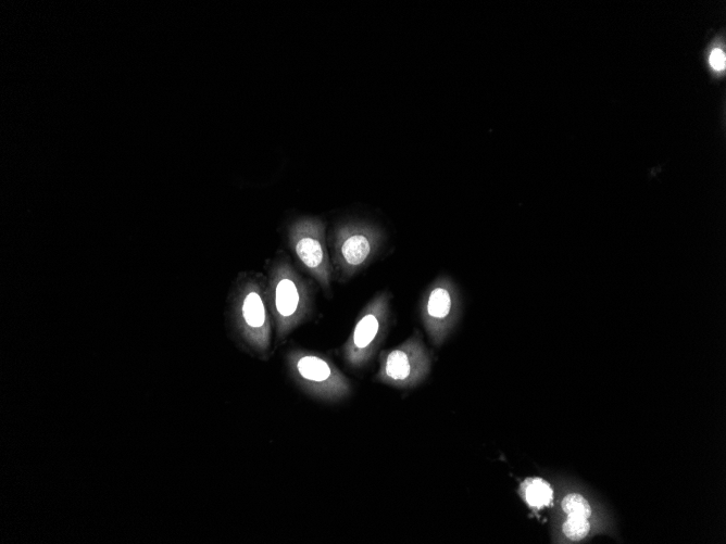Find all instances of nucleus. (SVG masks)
<instances>
[{
  "mask_svg": "<svg viewBox=\"0 0 726 544\" xmlns=\"http://www.w3.org/2000/svg\"><path fill=\"white\" fill-rule=\"evenodd\" d=\"M390 316V295H375L361 311L353 330L342 347L346 363L352 368L365 366L380 345Z\"/></svg>",
  "mask_w": 726,
  "mask_h": 544,
  "instance_id": "nucleus-4",
  "label": "nucleus"
},
{
  "mask_svg": "<svg viewBox=\"0 0 726 544\" xmlns=\"http://www.w3.org/2000/svg\"><path fill=\"white\" fill-rule=\"evenodd\" d=\"M240 307L248 341L258 352L268 353L272 325L263 289L260 284H251L246 289Z\"/></svg>",
  "mask_w": 726,
  "mask_h": 544,
  "instance_id": "nucleus-8",
  "label": "nucleus"
},
{
  "mask_svg": "<svg viewBox=\"0 0 726 544\" xmlns=\"http://www.w3.org/2000/svg\"><path fill=\"white\" fill-rule=\"evenodd\" d=\"M289 242L297 258L325 292L330 290L333 267L325 246L320 219L302 218L289 230Z\"/></svg>",
  "mask_w": 726,
  "mask_h": 544,
  "instance_id": "nucleus-7",
  "label": "nucleus"
},
{
  "mask_svg": "<svg viewBox=\"0 0 726 544\" xmlns=\"http://www.w3.org/2000/svg\"><path fill=\"white\" fill-rule=\"evenodd\" d=\"M383 240L374 225L351 222L336 228L333 237V271L346 281L365 267L376 255Z\"/></svg>",
  "mask_w": 726,
  "mask_h": 544,
  "instance_id": "nucleus-3",
  "label": "nucleus"
},
{
  "mask_svg": "<svg viewBox=\"0 0 726 544\" xmlns=\"http://www.w3.org/2000/svg\"><path fill=\"white\" fill-rule=\"evenodd\" d=\"M287 364L293 380L309 394L339 401L351 393L346 376L327 358L305 350H291Z\"/></svg>",
  "mask_w": 726,
  "mask_h": 544,
  "instance_id": "nucleus-2",
  "label": "nucleus"
},
{
  "mask_svg": "<svg viewBox=\"0 0 726 544\" xmlns=\"http://www.w3.org/2000/svg\"><path fill=\"white\" fill-rule=\"evenodd\" d=\"M522 491L527 504L535 508L547 506L552 499V489L541 478L527 479L522 485Z\"/></svg>",
  "mask_w": 726,
  "mask_h": 544,
  "instance_id": "nucleus-9",
  "label": "nucleus"
},
{
  "mask_svg": "<svg viewBox=\"0 0 726 544\" xmlns=\"http://www.w3.org/2000/svg\"><path fill=\"white\" fill-rule=\"evenodd\" d=\"M563 533L569 540H581L590 530V524L587 518L578 516H568L562 526Z\"/></svg>",
  "mask_w": 726,
  "mask_h": 544,
  "instance_id": "nucleus-11",
  "label": "nucleus"
},
{
  "mask_svg": "<svg viewBox=\"0 0 726 544\" xmlns=\"http://www.w3.org/2000/svg\"><path fill=\"white\" fill-rule=\"evenodd\" d=\"M429 370V353L416 333L399 346L380 354L375 378L390 387L408 389L420 384Z\"/></svg>",
  "mask_w": 726,
  "mask_h": 544,
  "instance_id": "nucleus-5",
  "label": "nucleus"
},
{
  "mask_svg": "<svg viewBox=\"0 0 726 544\" xmlns=\"http://www.w3.org/2000/svg\"><path fill=\"white\" fill-rule=\"evenodd\" d=\"M710 63L712 67L716 71H722L725 68V54L722 50L715 49L712 51L710 56Z\"/></svg>",
  "mask_w": 726,
  "mask_h": 544,
  "instance_id": "nucleus-12",
  "label": "nucleus"
},
{
  "mask_svg": "<svg viewBox=\"0 0 726 544\" xmlns=\"http://www.w3.org/2000/svg\"><path fill=\"white\" fill-rule=\"evenodd\" d=\"M562 508L568 516L587 518L591 515L589 503L580 494L571 493L562 501Z\"/></svg>",
  "mask_w": 726,
  "mask_h": 544,
  "instance_id": "nucleus-10",
  "label": "nucleus"
},
{
  "mask_svg": "<svg viewBox=\"0 0 726 544\" xmlns=\"http://www.w3.org/2000/svg\"><path fill=\"white\" fill-rule=\"evenodd\" d=\"M461 296L448 276L437 277L425 290L421 302V318L433 344L439 346L456 325Z\"/></svg>",
  "mask_w": 726,
  "mask_h": 544,
  "instance_id": "nucleus-6",
  "label": "nucleus"
},
{
  "mask_svg": "<svg viewBox=\"0 0 726 544\" xmlns=\"http://www.w3.org/2000/svg\"><path fill=\"white\" fill-rule=\"evenodd\" d=\"M311 299L308 283L293 269L287 258H280L272 265L267 300L279 341L285 340L310 315Z\"/></svg>",
  "mask_w": 726,
  "mask_h": 544,
  "instance_id": "nucleus-1",
  "label": "nucleus"
}]
</instances>
